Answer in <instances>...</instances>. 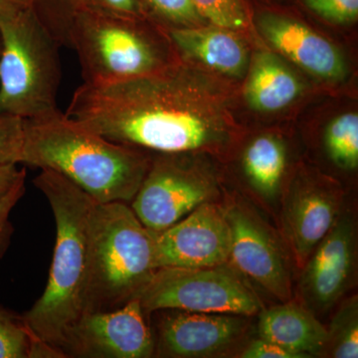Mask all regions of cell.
Segmentation results:
<instances>
[{
  "label": "cell",
  "mask_w": 358,
  "mask_h": 358,
  "mask_svg": "<svg viewBox=\"0 0 358 358\" xmlns=\"http://www.w3.org/2000/svg\"><path fill=\"white\" fill-rule=\"evenodd\" d=\"M239 85L179 60L164 70L75 91L67 115L113 143L150 154L225 159L245 136Z\"/></svg>",
  "instance_id": "1"
},
{
  "label": "cell",
  "mask_w": 358,
  "mask_h": 358,
  "mask_svg": "<svg viewBox=\"0 0 358 358\" xmlns=\"http://www.w3.org/2000/svg\"><path fill=\"white\" fill-rule=\"evenodd\" d=\"M41 171L33 183L53 211L55 248L44 293L20 317L34 336L61 350L66 334L88 313L92 231L98 202L60 173Z\"/></svg>",
  "instance_id": "2"
},
{
  "label": "cell",
  "mask_w": 358,
  "mask_h": 358,
  "mask_svg": "<svg viewBox=\"0 0 358 358\" xmlns=\"http://www.w3.org/2000/svg\"><path fill=\"white\" fill-rule=\"evenodd\" d=\"M152 154L113 143L60 110L25 120L21 164L50 169L98 203H131Z\"/></svg>",
  "instance_id": "3"
},
{
  "label": "cell",
  "mask_w": 358,
  "mask_h": 358,
  "mask_svg": "<svg viewBox=\"0 0 358 358\" xmlns=\"http://www.w3.org/2000/svg\"><path fill=\"white\" fill-rule=\"evenodd\" d=\"M84 84L103 86L148 76L179 59L166 32L145 18L81 11L70 35Z\"/></svg>",
  "instance_id": "4"
},
{
  "label": "cell",
  "mask_w": 358,
  "mask_h": 358,
  "mask_svg": "<svg viewBox=\"0 0 358 358\" xmlns=\"http://www.w3.org/2000/svg\"><path fill=\"white\" fill-rule=\"evenodd\" d=\"M157 268L155 232L129 204L96 203L87 313L115 310L138 299Z\"/></svg>",
  "instance_id": "5"
},
{
  "label": "cell",
  "mask_w": 358,
  "mask_h": 358,
  "mask_svg": "<svg viewBox=\"0 0 358 358\" xmlns=\"http://www.w3.org/2000/svg\"><path fill=\"white\" fill-rule=\"evenodd\" d=\"M58 46L31 8L0 18V114L30 120L59 110Z\"/></svg>",
  "instance_id": "6"
},
{
  "label": "cell",
  "mask_w": 358,
  "mask_h": 358,
  "mask_svg": "<svg viewBox=\"0 0 358 358\" xmlns=\"http://www.w3.org/2000/svg\"><path fill=\"white\" fill-rule=\"evenodd\" d=\"M162 267L138 294L145 315L162 310L250 317L263 310L235 268Z\"/></svg>",
  "instance_id": "7"
},
{
  "label": "cell",
  "mask_w": 358,
  "mask_h": 358,
  "mask_svg": "<svg viewBox=\"0 0 358 358\" xmlns=\"http://www.w3.org/2000/svg\"><path fill=\"white\" fill-rule=\"evenodd\" d=\"M201 155L152 154L148 173L129 203L148 229L162 232L218 196L217 176Z\"/></svg>",
  "instance_id": "8"
},
{
  "label": "cell",
  "mask_w": 358,
  "mask_h": 358,
  "mask_svg": "<svg viewBox=\"0 0 358 358\" xmlns=\"http://www.w3.org/2000/svg\"><path fill=\"white\" fill-rule=\"evenodd\" d=\"M252 26L268 49L281 56L313 82L334 89L348 81L345 54L286 2L248 0Z\"/></svg>",
  "instance_id": "9"
},
{
  "label": "cell",
  "mask_w": 358,
  "mask_h": 358,
  "mask_svg": "<svg viewBox=\"0 0 358 358\" xmlns=\"http://www.w3.org/2000/svg\"><path fill=\"white\" fill-rule=\"evenodd\" d=\"M343 192L338 181L307 169L289 181L282 209V229L294 262L308 257L341 215Z\"/></svg>",
  "instance_id": "10"
},
{
  "label": "cell",
  "mask_w": 358,
  "mask_h": 358,
  "mask_svg": "<svg viewBox=\"0 0 358 358\" xmlns=\"http://www.w3.org/2000/svg\"><path fill=\"white\" fill-rule=\"evenodd\" d=\"M138 299L115 310L90 313L66 334V357L150 358L155 357L154 331Z\"/></svg>",
  "instance_id": "11"
},
{
  "label": "cell",
  "mask_w": 358,
  "mask_h": 358,
  "mask_svg": "<svg viewBox=\"0 0 358 358\" xmlns=\"http://www.w3.org/2000/svg\"><path fill=\"white\" fill-rule=\"evenodd\" d=\"M225 211L232 233L233 268L278 300H291L288 263L267 224L242 202H233Z\"/></svg>",
  "instance_id": "12"
},
{
  "label": "cell",
  "mask_w": 358,
  "mask_h": 358,
  "mask_svg": "<svg viewBox=\"0 0 358 358\" xmlns=\"http://www.w3.org/2000/svg\"><path fill=\"white\" fill-rule=\"evenodd\" d=\"M157 267L208 268L229 263L232 233L224 207L209 201L155 233Z\"/></svg>",
  "instance_id": "13"
},
{
  "label": "cell",
  "mask_w": 358,
  "mask_h": 358,
  "mask_svg": "<svg viewBox=\"0 0 358 358\" xmlns=\"http://www.w3.org/2000/svg\"><path fill=\"white\" fill-rule=\"evenodd\" d=\"M155 326V357H218L235 350L243 339L244 315L162 310Z\"/></svg>",
  "instance_id": "14"
},
{
  "label": "cell",
  "mask_w": 358,
  "mask_h": 358,
  "mask_svg": "<svg viewBox=\"0 0 358 358\" xmlns=\"http://www.w3.org/2000/svg\"><path fill=\"white\" fill-rule=\"evenodd\" d=\"M355 220L341 214L301 268L299 301L315 315L334 307L348 289L357 252Z\"/></svg>",
  "instance_id": "15"
},
{
  "label": "cell",
  "mask_w": 358,
  "mask_h": 358,
  "mask_svg": "<svg viewBox=\"0 0 358 358\" xmlns=\"http://www.w3.org/2000/svg\"><path fill=\"white\" fill-rule=\"evenodd\" d=\"M239 87V106L263 119L291 114L313 93L306 75L268 48L252 53L246 76Z\"/></svg>",
  "instance_id": "16"
},
{
  "label": "cell",
  "mask_w": 358,
  "mask_h": 358,
  "mask_svg": "<svg viewBox=\"0 0 358 358\" xmlns=\"http://www.w3.org/2000/svg\"><path fill=\"white\" fill-rule=\"evenodd\" d=\"M164 31L183 62L231 83L243 81L253 53L244 35L212 24Z\"/></svg>",
  "instance_id": "17"
},
{
  "label": "cell",
  "mask_w": 358,
  "mask_h": 358,
  "mask_svg": "<svg viewBox=\"0 0 358 358\" xmlns=\"http://www.w3.org/2000/svg\"><path fill=\"white\" fill-rule=\"evenodd\" d=\"M259 338L277 343L301 358L322 357L327 327L299 300L282 301L259 313Z\"/></svg>",
  "instance_id": "18"
},
{
  "label": "cell",
  "mask_w": 358,
  "mask_h": 358,
  "mask_svg": "<svg viewBox=\"0 0 358 358\" xmlns=\"http://www.w3.org/2000/svg\"><path fill=\"white\" fill-rule=\"evenodd\" d=\"M242 176L252 190L265 200L279 196L289 169V145L278 129H265L242 138Z\"/></svg>",
  "instance_id": "19"
},
{
  "label": "cell",
  "mask_w": 358,
  "mask_h": 358,
  "mask_svg": "<svg viewBox=\"0 0 358 358\" xmlns=\"http://www.w3.org/2000/svg\"><path fill=\"white\" fill-rule=\"evenodd\" d=\"M322 143L327 159L336 169L355 171L358 167V113L346 109L334 114L324 124Z\"/></svg>",
  "instance_id": "20"
},
{
  "label": "cell",
  "mask_w": 358,
  "mask_h": 358,
  "mask_svg": "<svg viewBox=\"0 0 358 358\" xmlns=\"http://www.w3.org/2000/svg\"><path fill=\"white\" fill-rule=\"evenodd\" d=\"M322 357H358V300L352 296L341 303L327 329V341Z\"/></svg>",
  "instance_id": "21"
},
{
  "label": "cell",
  "mask_w": 358,
  "mask_h": 358,
  "mask_svg": "<svg viewBox=\"0 0 358 358\" xmlns=\"http://www.w3.org/2000/svg\"><path fill=\"white\" fill-rule=\"evenodd\" d=\"M31 10L59 46L71 47L70 35L83 0H30Z\"/></svg>",
  "instance_id": "22"
},
{
  "label": "cell",
  "mask_w": 358,
  "mask_h": 358,
  "mask_svg": "<svg viewBox=\"0 0 358 358\" xmlns=\"http://www.w3.org/2000/svg\"><path fill=\"white\" fill-rule=\"evenodd\" d=\"M209 24L240 33L244 36L254 32L248 0H192Z\"/></svg>",
  "instance_id": "23"
},
{
  "label": "cell",
  "mask_w": 358,
  "mask_h": 358,
  "mask_svg": "<svg viewBox=\"0 0 358 358\" xmlns=\"http://www.w3.org/2000/svg\"><path fill=\"white\" fill-rule=\"evenodd\" d=\"M148 20L162 29L209 24L192 0H140Z\"/></svg>",
  "instance_id": "24"
},
{
  "label": "cell",
  "mask_w": 358,
  "mask_h": 358,
  "mask_svg": "<svg viewBox=\"0 0 358 358\" xmlns=\"http://www.w3.org/2000/svg\"><path fill=\"white\" fill-rule=\"evenodd\" d=\"M327 24L350 26L357 22L358 0H282Z\"/></svg>",
  "instance_id": "25"
},
{
  "label": "cell",
  "mask_w": 358,
  "mask_h": 358,
  "mask_svg": "<svg viewBox=\"0 0 358 358\" xmlns=\"http://www.w3.org/2000/svg\"><path fill=\"white\" fill-rule=\"evenodd\" d=\"M32 336L20 315L0 307V358H28Z\"/></svg>",
  "instance_id": "26"
},
{
  "label": "cell",
  "mask_w": 358,
  "mask_h": 358,
  "mask_svg": "<svg viewBox=\"0 0 358 358\" xmlns=\"http://www.w3.org/2000/svg\"><path fill=\"white\" fill-rule=\"evenodd\" d=\"M25 138V120L0 114V166L21 164Z\"/></svg>",
  "instance_id": "27"
},
{
  "label": "cell",
  "mask_w": 358,
  "mask_h": 358,
  "mask_svg": "<svg viewBox=\"0 0 358 358\" xmlns=\"http://www.w3.org/2000/svg\"><path fill=\"white\" fill-rule=\"evenodd\" d=\"M24 193L25 180H22L6 194L0 197V259H2L8 250L13 234V226L9 220V216Z\"/></svg>",
  "instance_id": "28"
},
{
  "label": "cell",
  "mask_w": 358,
  "mask_h": 358,
  "mask_svg": "<svg viewBox=\"0 0 358 358\" xmlns=\"http://www.w3.org/2000/svg\"><path fill=\"white\" fill-rule=\"evenodd\" d=\"M84 8L117 17L145 18L140 0H83Z\"/></svg>",
  "instance_id": "29"
},
{
  "label": "cell",
  "mask_w": 358,
  "mask_h": 358,
  "mask_svg": "<svg viewBox=\"0 0 358 358\" xmlns=\"http://www.w3.org/2000/svg\"><path fill=\"white\" fill-rule=\"evenodd\" d=\"M236 357L241 358H301L277 343L258 338L238 352Z\"/></svg>",
  "instance_id": "30"
},
{
  "label": "cell",
  "mask_w": 358,
  "mask_h": 358,
  "mask_svg": "<svg viewBox=\"0 0 358 358\" xmlns=\"http://www.w3.org/2000/svg\"><path fill=\"white\" fill-rule=\"evenodd\" d=\"M24 169H17V164H4L0 166V197L6 194L9 190L20 181L25 180Z\"/></svg>",
  "instance_id": "31"
},
{
  "label": "cell",
  "mask_w": 358,
  "mask_h": 358,
  "mask_svg": "<svg viewBox=\"0 0 358 358\" xmlns=\"http://www.w3.org/2000/svg\"><path fill=\"white\" fill-rule=\"evenodd\" d=\"M28 358H67L57 346L47 343L33 334Z\"/></svg>",
  "instance_id": "32"
},
{
  "label": "cell",
  "mask_w": 358,
  "mask_h": 358,
  "mask_svg": "<svg viewBox=\"0 0 358 358\" xmlns=\"http://www.w3.org/2000/svg\"><path fill=\"white\" fill-rule=\"evenodd\" d=\"M31 8L30 0H0V18Z\"/></svg>",
  "instance_id": "33"
},
{
  "label": "cell",
  "mask_w": 358,
  "mask_h": 358,
  "mask_svg": "<svg viewBox=\"0 0 358 358\" xmlns=\"http://www.w3.org/2000/svg\"><path fill=\"white\" fill-rule=\"evenodd\" d=\"M265 1H282V0H265Z\"/></svg>",
  "instance_id": "34"
}]
</instances>
